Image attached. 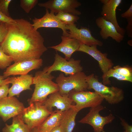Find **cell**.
Returning a JSON list of instances; mask_svg holds the SVG:
<instances>
[{"instance_id": "obj_1", "label": "cell", "mask_w": 132, "mask_h": 132, "mask_svg": "<svg viewBox=\"0 0 132 132\" xmlns=\"http://www.w3.org/2000/svg\"><path fill=\"white\" fill-rule=\"evenodd\" d=\"M7 24L8 32L1 46L15 62L40 58L47 50L43 37L32 24L24 19Z\"/></svg>"}, {"instance_id": "obj_2", "label": "cell", "mask_w": 132, "mask_h": 132, "mask_svg": "<svg viewBox=\"0 0 132 132\" xmlns=\"http://www.w3.org/2000/svg\"><path fill=\"white\" fill-rule=\"evenodd\" d=\"M54 77L43 70L37 72L33 77L35 88L31 98L28 100L30 105L36 102H43L50 95L59 91L57 84L52 81Z\"/></svg>"}, {"instance_id": "obj_3", "label": "cell", "mask_w": 132, "mask_h": 132, "mask_svg": "<svg viewBox=\"0 0 132 132\" xmlns=\"http://www.w3.org/2000/svg\"><path fill=\"white\" fill-rule=\"evenodd\" d=\"M86 81L88 89H93L109 104H117L123 100L124 98L123 90L114 86L109 87L100 82L94 74L87 76Z\"/></svg>"}, {"instance_id": "obj_4", "label": "cell", "mask_w": 132, "mask_h": 132, "mask_svg": "<svg viewBox=\"0 0 132 132\" xmlns=\"http://www.w3.org/2000/svg\"><path fill=\"white\" fill-rule=\"evenodd\" d=\"M87 76L82 71L65 76L60 73L56 78V83L59 88V92L62 96H68L70 92L86 91L88 84L86 81Z\"/></svg>"}, {"instance_id": "obj_5", "label": "cell", "mask_w": 132, "mask_h": 132, "mask_svg": "<svg viewBox=\"0 0 132 132\" xmlns=\"http://www.w3.org/2000/svg\"><path fill=\"white\" fill-rule=\"evenodd\" d=\"M51 113L42 102H36L25 108L19 116L31 131L39 126Z\"/></svg>"}, {"instance_id": "obj_6", "label": "cell", "mask_w": 132, "mask_h": 132, "mask_svg": "<svg viewBox=\"0 0 132 132\" xmlns=\"http://www.w3.org/2000/svg\"><path fill=\"white\" fill-rule=\"evenodd\" d=\"M69 97L76 103L73 107L78 112L85 108H92L101 104L104 99L95 92L71 91Z\"/></svg>"}, {"instance_id": "obj_7", "label": "cell", "mask_w": 132, "mask_h": 132, "mask_svg": "<svg viewBox=\"0 0 132 132\" xmlns=\"http://www.w3.org/2000/svg\"><path fill=\"white\" fill-rule=\"evenodd\" d=\"M80 62V60H75L73 58L68 61L57 52L53 64L45 67L43 70L48 74L55 71H60L63 72L66 76H70L82 71L83 67Z\"/></svg>"}, {"instance_id": "obj_8", "label": "cell", "mask_w": 132, "mask_h": 132, "mask_svg": "<svg viewBox=\"0 0 132 132\" xmlns=\"http://www.w3.org/2000/svg\"><path fill=\"white\" fill-rule=\"evenodd\" d=\"M104 108L101 105L90 108L89 112L78 122L90 125L94 132H103L104 126L111 123L115 118L111 113L105 117L101 116L99 112Z\"/></svg>"}, {"instance_id": "obj_9", "label": "cell", "mask_w": 132, "mask_h": 132, "mask_svg": "<svg viewBox=\"0 0 132 132\" xmlns=\"http://www.w3.org/2000/svg\"><path fill=\"white\" fill-rule=\"evenodd\" d=\"M40 7L50 10L55 14L63 12L69 13L76 15L81 14L76 8L81 5L77 0H49L44 3H39Z\"/></svg>"}, {"instance_id": "obj_10", "label": "cell", "mask_w": 132, "mask_h": 132, "mask_svg": "<svg viewBox=\"0 0 132 132\" xmlns=\"http://www.w3.org/2000/svg\"><path fill=\"white\" fill-rule=\"evenodd\" d=\"M25 108L23 103L15 97L7 96L0 99V117L6 122L19 115Z\"/></svg>"}, {"instance_id": "obj_11", "label": "cell", "mask_w": 132, "mask_h": 132, "mask_svg": "<svg viewBox=\"0 0 132 132\" xmlns=\"http://www.w3.org/2000/svg\"><path fill=\"white\" fill-rule=\"evenodd\" d=\"M43 63V60L41 58L15 62L7 68L3 76L5 78L11 75H27L30 71L40 68Z\"/></svg>"}, {"instance_id": "obj_12", "label": "cell", "mask_w": 132, "mask_h": 132, "mask_svg": "<svg viewBox=\"0 0 132 132\" xmlns=\"http://www.w3.org/2000/svg\"><path fill=\"white\" fill-rule=\"evenodd\" d=\"M69 31L68 36L77 40L81 44L88 46L96 45L102 46L103 44L100 41L96 39L92 35L90 30L86 27L78 28L75 23L66 25Z\"/></svg>"}, {"instance_id": "obj_13", "label": "cell", "mask_w": 132, "mask_h": 132, "mask_svg": "<svg viewBox=\"0 0 132 132\" xmlns=\"http://www.w3.org/2000/svg\"><path fill=\"white\" fill-rule=\"evenodd\" d=\"M103 4L101 15L104 19L112 23L118 32L124 36L125 30L119 25L117 20L116 11L117 8L121 3L122 0H100Z\"/></svg>"}, {"instance_id": "obj_14", "label": "cell", "mask_w": 132, "mask_h": 132, "mask_svg": "<svg viewBox=\"0 0 132 132\" xmlns=\"http://www.w3.org/2000/svg\"><path fill=\"white\" fill-rule=\"evenodd\" d=\"M54 13L49 12L48 10L46 9V13L42 18H36L33 19L32 25L34 28L37 30L42 27L56 28L61 29L63 31L62 35L68 36V29L57 17Z\"/></svg>"}, {"instance_id": "obj_15", "label": "cell", "mask_w": 132, "mask_h": 132, "mask_svg": "<svg viewBox=\"0 0 132 132\" xmlns=\"http://www.w3.org/2000/svg\"><path fill=\"white\" fill-rule=\"evenodd\" d=\"M97 45L88 46L81 44L77 51L87 53L92 57L98 62L103 74L112 68L114 65L111 60L107 57V54L102 53L97 48Z\"/></svg>"}, {"instance_id": "obj_16", "label": "cell", "mask_w": 132, "mask_h": 132, "mask_svg": "<svg viewBox=\"0 0 132 132\" xmlns=\"http://www.w3.org/2000/svg\"><path fill=\"white\" fill-rule=\"evenodd\" d=\"M49 97L43 102V104L49 111L52 112L53 108L56 107L57 110L65 111L71 108L73 102L68 96L61 95L59 91L49 95Z\"/></svg>"}, {"instance_id": "obj_17", "label": "cell", "mask_w": 132, "mask_h": 132, "mask_svg": "<svg viewBox=\"0 0 132 132\" xmlns=\"http://www.w3.org/2000/svg\"><path fill=\"white\" fill-rule=\"evenodd\" d=\"M33 75L27 74L17 77H13L9 79V83L12 84L8 91L9 97L16 96L19 97L20 93L25 90H31V86L33 84Z\"/></svg>"}, {"instance_id": "obj_18", "label": "cell", "mask_w": 132, "mask_h": 132, "mask_svg": "<svg viewBox=\"0 0 132 132\" xmlns=\"http://www.w3.org/2000/svg\"><path fill=\"white\" fill-rule=\"evenodd\" d=\"M95 22L97 26L100 29V34L103 39L106 40L110 37L118 43L123 40L124 36L118 32L114 25L111 23L106 20L102 17L96 18Z\"/></svg>"}, {"instance_id": "obj_19", "label": "cell", "mask_w": 132, "mask_h": 132, "mask_svg": "<svg viewBox=\"0 0 132 132\" xmlns=\"http://www.w3.org/2000/svg\"><path fill=\"white\" fill-rule=\"evenodd\" d=\"M61 38L62 41L59 44L49 48L62 53L65 55V58L68 61L73 53L77 51L81 44L77 40L68 36L62 35Z\"/></svg>"}, {"instance_id": "obj_20", "label": "cell", "mask_w": 132, "mask_h": 132, "mask_svg": "<svg viewBox=\"0 0 132 132\" xmlns=\"http://www.w3.org/2000/svg\"><path fill=\"white\" fill-rule=\"evenodd\" d=\"M64 112L57 110L53 111L41 124L33 129L39 132H50L55 128L59 125Z\"/></svg>"}, {"instance_id": "obj_21", "label": "cell", "mask_w": 132, "mask_h": 132, "mask_svg": "<svg viewBox=\"0 0 132 132\" xmlns=\"http://www.w3.org/2000/svg\"><path fill=\"white\" fill-rule=\"evenodd\" d=\"M73 106L64 112L59 125L63 132H72L75 125V120L78 112Z\"/></svg>"}, {"instance_id": "obj_22", "label": "cell", "mask_w": 132, "mask_h": 132, "mask_svg": "<svg viewBox=\"0 0 132 132\" xmlns=\"http://www.w3.org/2000/svg\"><path fill=\"white\" fill-rule=\"evenodd\" d=\"M30 131L19 116L13 118L11 124H6L2 129V132H30Z\"/></svg>"}, {"instance_id": "obj_23", "label": "cell", "mask_w": 132, "mask_h": 132, "mask_svg": "<svg viewBox=\"0 0 132 132\" xmlns=\"http://www.w3.org/2000/svg\"><path fill=\"white\" fill-rule=\"evenodd\" d=\"M111 77L115 78L121 81H124L132 82V78L124 76L117 72L113 68L110 69L106 73L103 74L102 78V84L105 85L111 84L109 78Z\"/></svg>"}, {"instance_id": "obj_24", "label": "cell", "mask_w": 132, "mask_h": 132, "mask_svg": "<svg viewBox=\"0 0 132 132\" xmlns=\"http://www.w3.org/2000/svg\"><path fill=\"white\" fill-rule=\"evenodd\" d=\"M56 16L59 20L65 25L75 24L80 18L78 16L65 12H59Z\"/></svg>"}, {"instance_id": "obj_25", "label": "cell", "mask_w": 132, "mask_h": 132, "mask_svg": "<svg viewBox=\"0 0 132 132\" xmlns=\"http://www.w3.org/2000/svg\"><path fill=\"white\" fill-rule=\"evenodd\" d=\"M13 60L10 56L6 54L3 51L1 46H0V68L4 69L11 65Z\"/></svg>"}, {"instance_id": "obj_26", "label": "cell", "mask_w": 132, "mask_h": 132, "mask_svg": "<svg viewBox=\"0 0 132 132\" xmlns=\"http://www.w3.org/2000/svg\"><path fill=\"white\" fill-rule=\"evenodd\" d=\"M37 0H21L20 6L26 13H29L38 3Z\"/></svg>"}, {"instance_id": "obj_27", "label": "cell", "mask_w": 132, "mask_h": 132, "mask_svg": "<svg viewBox=\"0 0 132 132\" xmlns=\"http://www.w3.org/2000/svg\"><path fill=\"white\" fill-rule=\"evenodd\" d=\"M113 68L124 76L132 78V68L131 66H127L122 67L118 65L114 66Z\"/></svg>"}, {"instance_id": "obj_28", "label": "cell", "mask_w": 132, "mask_h": 132, "mask_svg": "<svg viewBox=\"0 0 132 132\" xmlns=\"http://www.w3.org/2000/svg\"><path fill=\"white\" fill-rule=\"evenodd\" d=\"M12 1L11 0H0V12L9 17H11L10 15L8 8Z\"/></svg>"}, {"instance_id": "obj_29", "label": "cell", "mask_w": 132, "mask_h": 132, "mask_svg": "<svg viewBox=\"0 0 132 132\" xmlns=\"http://www.w3.org/2000/svg\"><path fill=\"white\" fill-rule=\"evenodd\" d=\"M8 32L7 23L0 22V46L5 38Z\"/></svg>"}, {"instance_id": "obj_30", "label": "cell", "mask_w": 132, "mask_h": 132, "mask_svg": "<svg viewBox=\"0 0 132 132\" xmlns=\"http://www.w3.org/2000/svg\"><path fill=\"white\" fill-rule=\"evenodd\" d=\"M9 85V84L0 85V99L7 96Z\"/></svg>"}, {"instance_id": "obj_31", "label": "cell", "mask_w": 132, "mask_h": 132, "mask_svg": "<svg viewBox=\"0 0 132 132\" xmlns=\"http://www.w3.org/2000/svg\"><path fill=\"white\" fill-rule=\"evenodd\" d=\"M128 24L126 27V32L128 36L132 38V17L126 19Z\"/></svg>"}, {"instance_id": "obj_32", "label": "cell", "mask_w": 132, "mask_h": 132, "mask_svg": "<svg viewBox=\"0 0 132 132\" xmlns=\"http://www.w3.org/2000/svg\"><path fill=\"white\" fill-rule=\"evenodd\" d=\"M15 22V19H13L11 17H8L0 12V22L10 24L14 23Z\"/></svg>"}, {"instance_id": "obj_33", "label": "cell", "mask_w": 132, "mask_h": 132, "mask_svg": "<svg viewBox=\"0 0 132 132\" xmlns=\"http://www.w3.org/2000/svg\"><path fill=\"white\" fill-rule=\"evenodd\" d=\"M121 121V124L123 126L125 132H132V125H130L125 120L121 118H119Z\"/></svg>"}, {"instance_id": "obj_34", "label": "cell", "mask_w": 132, "mask_h": 132, "mask_svg": "<svg viewBox=\"0 0 132 132\" xmlns=\"http://www.w3.org/2000/svg\"><path fill=\"white\" fill-rule=\"evenodd\" d=\"M121 17L126 19L132 17V4L130 6L129 8L125 12L121 14Z\"/></svg>"}, {"instance_id": "obj_35", "label": "cell", "mask_w": 132, "mask_h": 132, "mask_svg": "<svg viewBox=\"0 0 132 132\" xmlns=\"http://www.w3.org/2000/svg\"><path fill=\"white\" fill-rule=\"evenodd\" d=\"M9 77L5 79L3 76H0V85L10 84L9 83Z\"/></svg>"}, {"instance_id": "obj_36", "label": "cell", "mask_w": 132, "mask_h": 132, "mask_svg": "<svg viewBox=\"0 0 132 132\" xmlns=\"http://www.w3.org/2000/svg\"><path fill=\"white\" fill-rule=\"evenodd\" d=\"M50 132H63L59 125L51 131Z\"/></svg>"}, {"instance_id": "obj_37", "label": "cell", "mask_w": 132, "mask_h": 132, "mask_svg": "<svg viewBox=\"0 0 132 132\" xmlns=\"http://www.w3.org/2000/svg\"><path fill=\"white\" fill-rule=\"evenodd\" d=\"M30 132H39L37 131L34 129H33L31 130Z\"/></svg>"}, {"instance_id": "obj_38", "label": "cell", "mask_w": 132, "mask_h": 132, "mask_svg": "<svg viewBox=\"0 0 132 132\" xmlns=\"http://www.w3.org/2000/svg\"><path fill=\"white\" fill-rule=\"evenodd\" d=\"M102 132H105L104 131H103ZM123 132H125V131H123Z\"/></svg>"}]
</instances>
